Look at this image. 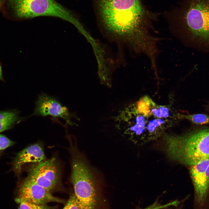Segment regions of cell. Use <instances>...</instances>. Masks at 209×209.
Here are the masks:
<instances>
[{"label": "cell", "instance_id": "cell-1", "mask_svg": "<svg viewBox=\"0 0 209 209\" xmlns=\"http://www.w3.org/2000/svg\"><path fill=\"white\" fill-rule=\"evenodd\" d=\"M98 14L105 31L136 51L144 50L154 37L150 32L155 15L140 0H96Z\"/></svg>", "mask_w": 209, "mask_h": 209}, {"label": "cell", "instance_id": "cell-2", "mask_svg": "<svg viewBox=\"0 0 209 209\" xmlns=\"http://www.w3.org/2000/svg\"><path fill=\"white\" fill-rule=\"evenodd\" d=\"M168 157L191 166L209 159V128H201L180 135L165 136Z\"/></svg>", "mask_w": 209, "mask_h": 209}, {"label": "cell", "instance_id": "cell-3", "mask_svg": "<svg viewBox=\"0 0 209 209\" xmlns=\"http://www.w3.org/2000/svg\"><path fill=\"white\" fill-rule=\"evenodd\" d=\"M171 14L194 38L209 42V0H182Z\"/></svg>", "mask_w": 209, "mask_h": 209}, {"label": "cell", "instance_id": "cell-4", "mask_svg": "<svg viewBox=\"0 0 209 209\" xmlns=\"http://www.w3.org/2000/svg\"><path fill=\"white\" fill-rule=\"evenodd\" d=\"M15 16L30 19L41 16L56 17L75 26L79 22L72 12L54 0H8Z\"/></svg>", "mask_w": 209, "mask_h": 209}, {"label": "cell", "instance_id": "cell-5", "mask_svg": "<svg viewBox=\"0 0 209 209\" xmlns=\"http://www.w3.org/2000/svg\"><path fill=\"white\" fill-rule=\"evenodd\" d=\"M194 209H209V159L190 166Z\"/></svg>", "mask_w": 209, "mask_h": 209}, {"label": "cell", "instance_id": "cell-6", "mask_svg": "<svg viewBox=\"0 0 209 209\" xmlns=\"http://www.w3.org/2000/svg\"><path fill=\"white\" fill-rule=\"evenodd\" d=\"M27 178L50 191L60 181V167L55 158L33 165L29 170Z\"/></svg>", "mask_w": 209, "mask_h": 209}, {"label": "cell", "instance_id": "cell-7", "mask_svg": "<svg viewBox=\"0 0 209 209\" xmlns=\"http://www.w3.org/2000/svg\"><path fill=\"white\" fill-rule=\"evenodd\" d=\"M17 198L37 204L45 205L52 202H65L64 200L54 196L50 191L27 178L19 188Z\"/></svg>", "mask_w": 209, "mask_h": 209}, {"label": "cell", "instance_id": "cell-8", "mask_svg": "<svg viewBox=\"0 0 209 209\" xmlns=\"http://www.w3.org/2000/svg\"><path fill=\"white\" fill-rule=\"evenodd\" d=\"M35 109L32 115L45 116L48 115L64 119L66 123L71 125V114L67 107L63 106L57 100L42 93L36 102Z\"/></svg>", "mask_w": 209, "mask_h": 209}, {"label": "cell", "instance_id": "cell-9", "mask_svg": "<svg viewBox=\"0 0 209 209\" xmlns=\"http://www.w3.org/2000/svg\"><path fill=\"white\" fill-rule=\"evenodd\" d=\"M45 159L42 147L39 144H35L26 147L17 154L13 162L12 169L19 175L25 164L30 163H37Z\"/></svg>", "mask_w": 209, "mask_h": 209}, {"label": "cell", "instance_id": "cell-10", "mask_svg": "<svg viewBox=\"0 0 209 209\" xmlns=\"http://www.w3.org/2000/svg\"><path fill=\"white\" fill-rule=\"evenodd\" d=\"M19 118L16 111H0V133L11 128Z\"/></svg>", "mask_w": 209, "mask_h": 209}, {"label": "cell", "instance_id": "cell-11", "mask_svg": "<svg viewBox=\"0 0 209 209\" xmlns=\"http://www.w3.org/2000/svg\"><path fill=\"white\" fill-rule=\"evenodd\" d=\"M155 106V104L149 96H144L141 98L136 103V111L144 116H149L152 113L151 109Z\"/></svg>", "mask_w": 209, "mask_h": 209}, {"label": "cell", "instance_id": "cell-12", "mask_svg": "<svg viewBox=\"0 0 209 209\" xmlns=\"http://www.w3.org/2000/svg\"><path fill=\"white\" fill-rule=\"evenodd\" d=\"M16 200L19 204L18 209H56L55 207L34 204L17 198Z\"/></svg>", "mask_w": 209, "mask_h": 209}, {"label": "cell", "instance_id": "cell-13", "mask_svg": "<svg viewBox=\"0 0 209 209\" xmlns=\"http://www.w3.org/2000/svg\"><path fill=\"white\" fill-rule=\"evenodd\" d=\"M182 118L188 120L197 124H204L209 123V116L203 114L190 115H182Z\"/></svg>", "mask_w": 209, "mask_h": 209}, {"label": "cell", "instance_id": "cell-14", "mask_svg": "<svg viewBox=\"0 0 209 209\" xmlns=\"http://www.w3.org/2000/svg\"><path fill=\"white\" fill-rule=\"evenodd\" d=\"M136 124L132 126L131 130L135 132L137 135H139L144 131L145 129V120L142 116H138L136 119Z\"/></svg>", "mask_w": 209, "mask_h": 209}, {"label": "cell", "instance_id": "cell-15", "mask_svg": "<svg viewBox=\"0 0 209 209\" xmlns=\"http://www.w3.org/2000/svg\"><path fill=\"white\" fill-rule=\"evenodd\" d=\"M151 112L158 118H166L169 116L168 108L164 106H160L158 108L152 109Z\"/></svg>", "mask_w": 209, "mask_h": 209}, {"label": "cell", "instance_id": "cell-16", "mask_svg": "<svg viewBox=\"0 0 209 209\" xmlns=\"http://www.w3.org/2000/svg\"><path fill=\"white\" fill-rule=\"evenodd\" d=\"M62 209H81L74 194H72L70 196Z\"/></svg>", "mask_w": 209, "mask_h": 209}, {"label": "cell", "instance_id": "cell-17", "mask_svg": "<svg viewBox=\"0 0 209 209\" xmlns=\"http://www.w3.org/2000/svg\"><path fill=\"white\" fill-rule=\"evenodd\" d=\"M14 142L5 136L0 134V151L13 145Z\"/></svg>", "mask_w": 209, "mask_h": 209}, {"label": "cell", "instance_id": "cell-18", "mask_svg": "<svg viewBox=\"0 0 209 209\" xmlns=\"http://www.w3.org/2000/svg\"><path fill=\"white\" fill-rule=\"evenodd\" d=\"M164 121L161 119H157L149 122L147 128L149 132L152 133L156 130V128L163 123Z\"/></svg>", "mask_w": 209, "mask_h": 209}, {"label": "cell", "instance_id": "cell-19", "mask_svg": "<svg viewBox=\"0 0 209 209\" xmlns=\"http://www.w3.org/2000/svg\"><path fill=\"white\" fill-rule=\"evenodd\" d=\"M164 208L163 205L158 202H155L152 204L142 209H162Z\"/></svg>", "mask_w": 209, "mask_h": 209}, {"label": "cell", "instance_id": "cell-20", "mask_svg": "<svg viewBox=\"0 0 209 209\" xmlns=\"http://www.w3.org/2000/svg\"><path fill=\"white\" fill-rule=\"evenodd\" d=\"M0 80L4 81V80L3 77L2 73V68L1 66L0 65Z\"/></svg>", "mask_w": 209, "mask_h": 209}, {"label": "cell", "instance_id": "cell-21", "mask_svg": "<svg viewBox=\"0 0 209 209\" xmlns=\"http://www.w3.org/2000/svg\"><path fill=\"white\" fill-rule=\"evenodd\" d=\"M4 2L3 0H0V9L3 7Z\"/></svg>", "mask_w": 209, "mask_h": 209}, {"label": "cell", "instance_id": "cell-22", "mask_svg": "<svg viewBox=\"0 0 209 209\" xmlns=\"http://www.w3.org/2000/svg\"><path fill=\"white\" fill-rule=\"evenodd\" d=\"M175 207H169V208H165V209H175V208H174Z\"/></svg>", "mask_w": 209, "mask_h": 209}]
</instances>
